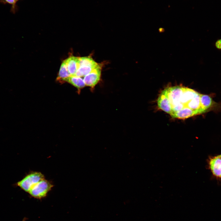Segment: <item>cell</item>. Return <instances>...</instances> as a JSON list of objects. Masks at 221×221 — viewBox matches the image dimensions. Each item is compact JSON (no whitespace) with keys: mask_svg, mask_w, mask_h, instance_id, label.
Wrapping results in <instances>:
<instances>
[{"mask_svg":"<svg viewBox=\"0 0 221 221\" xmlns=\"http://www.w3.org/2000/svg\"><path fill=\"white\" fill-rule=\"evenodd\" d=\"M26 219L25 218H24L23 220H22V221H25Z\"/></svg>","mask_w":221,"mask_h":221,"instance_id":"cell-13","label":"cell"},{"mask_svg":"<svg viewBox=\"0 0 221 221\" xmlns=\"http://www.w3.org/2000/svg\"><path fill=\"white\" fill-rule=\"evenodd\" d=\"M99 64L91 56L79 57L78 69L74 76L84 77L90 73Z\"/></svg>","mask_w":221,"mask_h":221,"instance_id":"cell-2","label":"cell"},{"mask_svg":"<svg viewBox=\"0 0 221 221\" xmlns=\"http://www.w3.org/2000/svg\"><path fill=\"white\" fill-rule=\"evenodd\" d=\"M200 102L201 107L205 112L211 108L214 102L208 95L201 94L200 96Z\"/></svg>","mask_w":221,"mask_h":221,"instance_id":"cell-9","label":"cell"},{"mask_svg":"<svg viewBox=\"0 0 221 221\" xmlns=\"http://www.w3.org/2000/svg\"><path fill=\"white\" fill-rule=\"evenodd\" d=\"M71 76L67 65L64 61L62 63L59 71L57 80L60 81H63L64 79Z\"/></svg>","mask_w":221,"mask_h":221,"instance_id":"cell-10","label":"cell"},{"mask_svg":"<svg viewBox=\"0 0 221 221\" xmlns=\"http://www.w3.org/2000/svg\"><path fill=\"white\" fill-rule=\"evenodd\" d=\"M167 98L172 117L177 113L186 109L191 110L197 114L205 112L200 102L201 94L195 91L181 86L169 87L161 92Z\"/></svg>","mask_w":221,"mask_h":221,"instance_id":"cell-1","label":"cell"},{"mask_svg":"<svg viewBox=\"0 0 221 221\" xmlns=\"http://www.w3.org/2000/svg\"><path fill=\"white\" fill-rule=\"evenodd\" d=\"M0 2L3 4H8L11 5L10 11L13 13H15L17 11V7L15 0H0Z\"/></svg>","mask_w":221,"mask_h":221,"instance_id":"cell-11","label":"cell"},{"mask_svg":"<svg viewBox=\"0 0 221 221\" xmlns=\"http://www.w3.org/2000/svg\"><path fill=\"white\" fill-rule=\"evenodd\" d=\"M16 0V2H17L18 1H19V0Z\"/></svg>","mask_w":221,"mask_h":221,"instance_id":"cell-14","label":"cell"},{"mask_svg":"<svg viewBox=\"0 0 221 221\" xmlns=\"http://www.w3.org/2000/svg\"><path fill=\"white\" fill-rule=\"evenodd\" d=\"M44 179V175L41 173L32 172L18 181L16 185L25 192H28L36 184Z\"/></svg>","mask_w":221,"mask_h":221,"instance_id":"cell-3","label":"cell"},{"mask_svg":"<svg viewBox=\"0 0 221 221\" xmlns=\"http://www.w3.org/2000/svg\"><path fill=\"white\" fill-rule=\"evenodd\" d=\"M209 164L213 174L216 176H221V155L211 158Z\"/></svg>","mask_w":221,"mask_h":221,"instance_id":"cell-6","label":"cell"},{"mask_svg":"<svg viewBox=\"0 0 221 221\" xmlns=\"http://www.w3.org/2000/svg\"><path fill=\"white\" fill-rule=\"evenodd\" d=\"M102 67V64H99L90 73L84 76L83 79L86 86L93 89L98 83L101 79Z\"/></svg>","mask_w":221,"mask_h":221,"instance_id":"cell-5","label":"cell"},{"mask_svg":"<svg viewBox=\"0 0 221 221\" xmlns=\"http://www.w3.org/2000/svg\"><path fill=\"white\" fill-rule=\"evenodd\" d=\"M78 59L79 57L71 56L64 60L71 76H74L77 71Z\"/></svg>","mask_w":221,"mask_h":221,"instance_id":"cell-7","label":"cell"},{"mask_svg":"<svg viewBox=\"0 0 221 221\" xmlns=\"http://www.w3.org/2000/svg\"><path fill=\"white\" fill-rule=\"evenodd\" d=\"M215 45L217 49L221 50V39H218L216 41Z\"/></svg>","mask_w":221,"mask_h":221,"instance_id":"cell-12","label":"cell"},{"mask_svg":"<svg viewBox=\"0 0 221 221\" xmlns=\"http://www.w3.org/2000/svg\"><path fill=\"white\" fill-rule=\"evenodd\" d=\"M53 186L50 182L44 178L36 184L28 193L34 198L41 199L46 196Z\"/></svg>","mask_w":221,"mask_h":221,"instance_id":"cell-4","label":"cell"},{"mask_svg":"<svg viewBox=\"0 0 221 221\" xmlns=\"http://www.w3.org/2000/svg\"><path fill=\"white\" fill-rule=\"evenodd\" d=\"M63 81H66L76 87L78 91H80L81 89L86 86L83 79L81 77L76 76H71L64 79Z\"/></svg>","mask_w":221,"mask_h":221,"instance_id":"cell-8","label":"cell"}]
</instances>
